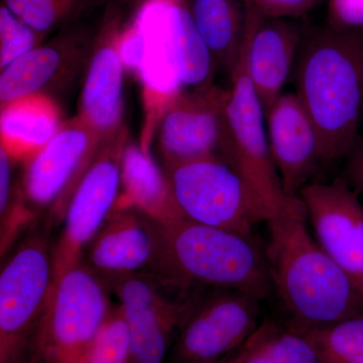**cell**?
Instances as JSON below:
<instances>
[{"instance_id": "cell-1", "label": "cell", "mask_w": 363, "mask_h": 363, "mask_svg": "<svg viewBox=\"0 0 363 363\" xmlns=\"http://www.w3.org/2000/svg\"><path fill=\"white\" fill-rule=\"evenodd\" d=\"M266 223L269 281L289 326L306 330L363 314V294L315 240L298 195Z\"/></svg>"}, {"instance_id": "cell-2", "label": "cell", "mask_w": 363, "mask_h": 363, "mask_svg": "<svg viewBox=\"0 0 363 363\" xmlns=\"http://www.w3.org/2000/svg\"><path fill=\"white\" fill-rule=\"evenodd\" d=\"M292 78L324 162L345 159L363 121V33L329 26L305 30Z\"/></svg>"}, {"instance_id": "cell-3", "label": "cell", "mask_w": 363, "mask_h": 363, "mask_svg": "<svg viewBox=\"0 0 363 363\" xmlns=\"http://www.w3.org/2000/svg\"><path fill=\"white\" fill-rule=\"evenodd\" d=\"M154 269L179 289H230L264 298L272 289L264 250L255 238L183 218L161 226Z\"/></svg>"}, {"instance_id": "cell-4", "label": "cell", "mask_w": 363, "mask_h": 363, "mask_svg": "<svg viewBox=\"0 0 363 363\" xmlns=\"http://www.w3.org/2000/svg\"><path fill=\"white\" fill-rule=\"evenodd\" d=\"M54 284L48 234H30L0 274V363L35 362V344Z\"/></svg>"}, {"instance_id": "cell-5", "label": "cell", "mask_w": 363, "mask_h": 363, "mask_svg": "<svg viewBox=\"0 0 363 363\" xmlns=\"http://www.w3.org/2000/svg\"><path fill=\"white\" fill-rule=\"evenodd\" d=\"M108 288L84 262L52 284L35 344L33 363H73L111 316Z\"/></svg>"}, {"instance_id": "cell-6", "label": "cell", "mask_w": 363, "mask_h": 363, "mask_svg": "<svg viewBox=\"0 0 363 363\" xmlns=\"http://www.w3.org/2000/svg\"><path fill=\"white\" fill-rule=\"evenodd\" d=\"M177 204L186 219L252 236L253 226L271 215L236 169L211 156L164 167Z\"/></svg>"}, {"instance_id": "cell-7", "label": "cell", "mask_w": 363, "mask_h": 363, "mask_svg": "<svg viewBox=\"0 0 363 363\" xmlns=\"http://www.w3.org/2000/svg\"><path fill=\"white\" fill-rule=\"evenodd\" d=\"M230 77L221 157L236 169L272 217L285 209L294 196L286 194L272 160L266 111L248 76L242 48Z\"/></svg>"}, {"instance_id": "cell-8", "label": "cell", "mask_w": 363, "mask_h": 363, "mask_svg": "<svg viewBox=\"0 0 363 363\" xmlns=\"http://www.w3.org/2000/svg\"><path fill=\"white\" fill-rule=\"evenodd\" d=\"M126 138L124 128L104 140L74 191L62 220L61 234L52 245L54 281L84 262L86 247L116 207L121 193V159Z\"/></svg>"}, {"instance_id": "cell-9", "label": "cell", "mask_w": 363, "mask_h": 363, "mask_svg": "<svg viewBox=\"0 0 363 363\" xmlns=\"http://www.w3.org/2000/svg\"><path fill=\"white\" fill-rule=\"evenodd\" d=\"M260 300L230 289L194 298L179 327L174 363H216L234 354L259 327Z\"/></svg>"}, {"instance_id": "cell-10", "label": "cell", "mask_w": 363, "mask_h": 363, "mask_svg": "<svg viewBox=\"0 0 363 363\" xmlns=\"http://www.w3.org/2000/svg\"><path fill=\"white\" fill-rule=\"evenodd\" d=\"M101 143L79 116L62 123L44 149L25 164L21 190L33 214L50 209L52 220H63L72 195Z\"/></svg>"}, {"instance_id": "cell-11", "label": "cell", "mask_w": 363, "mask_h": 363, "mask_svg": "<svg viewBox=\"0 0 363 363\" xmlns=\"http://www.w3.org/2000/svg\"><path fill=\"white\" fill-rule=\"evenodd\" d=\"M228 89L214 84L182 90L160 121V150L164 167L222 156L225 145Z\"/></svg>"}, {"instance_id": "cell-12", "label": "cell", "mask_w": 363, "mask_h": 363, "mask_svg": "<svg viewBox=\"0 0 363 363\" xmlns=\"http://www.w3.org/2000/svg\"><path fill=\"white\" fill-rule=\"evenodd\" d=\"M313 235L363 294V205L344 178L310 183L298 194Z\"/></svg>"}, {"instance_id": "cell-13", "label": "cell", "mask_w": 363, "mask_h": 363, "mask_svg": "<svg viewBox=\"0 0 363 363\" xmlns=\"http://www.w3.org/2000/svg\"><path fill=\"white\" fill-rule=\"evenodd\" d=\"M247 9L242 51L247 70L264 111L292 77L305 30L297 20L269 18L245 0Z\"/></svg>"}, {"instance_id": "cell-14", "label": "cell", "mask_w": 363, "mask_h": 363, "mask_svg": "<svg viewBox=\"0 0 363 363\" xmlns=\"http://www.w3.org/2000/svg\"><path fill=\"white\" fill-rule=\"evenodd\" d=\"M267 138L284 190L297 196L323 161L316 125L296 92L281 93L266 111Z\"/></svg>"}, {"instance_id": "cell-15", "label": "cell", "mask_w": 363, "mask_h": 363, "mask_svg": "<svg viewBox=\"0 0 363 363\" xmlns=\"http://www.w3.org/2000/svg\"><path fill=\"white\" fill-rule=\"evenodd\" d=\"M94 40L81 33L60 35L14 61L0 76V106L68 84L87 66Z\"/></svg>"}, {"instance_id": "cell-16", "label": "cell", "mask_w": 363, "mask_h": 363, "mask_svg": "<svg viewBox=\"0 0 363 363\" xmlns=\"http://www.w3.org/2000/svg\"><path fill=\"white\" fill-rule=\"evenodd\" d=\"M159 224L130 209L114 208L86 247L84 262L101 278L154 269L159 255Z\"/></svg>"}, {"instance_id": "cell-17", "label": "cell", "mask_w": 363, "mask_h": 363, "mask_svg": "<svg viewBox=\"0 0 363 363\" xmlns=\"http://www.w3.org/2000/svg\"><path fill=\"white\" fill-rule=\"evenodd\" d=\"M166 2L167 0H147L135 18L143 35L142 59L135 74L142 85L145 108L140 145L147 152L162 113L169 102L184 90L169 50Z\"/></svg>"}, {"instance_id": "cell-18", "label": "cell", "mask_w": 363, "mask_h": 363, "mask_svg": "<svg viewBox=\"0 0 363 363\" xmlns=\"http://www.w3.org/2000/svg\"><path fill=\"white\" fill-rule=\"evenodd\" d=\"M121 33L114 21L107 23L91 51L81 93L78 116L102 140L123 130L124 66L118 51Z\"/></svg>"}, {"instance_id": "cell-19", "label": "cell", "mask_w": 363, "mask_h": 363, "mask_svg": "<svg viewBox=\"0 0 363 363\" xmlns=\"http://www.w3.org/2000/svg\"><path fill=\"white\" fill-rule=\"evenodd\" d=\"M192 300H172L162 291L118 306L128 334V363H162Z\"/></svg>"}, {"instance_id": "cell-20", "label": "cell", "mask_w": 363, "mask_h": 363, "mask_svg": "<svg viewBox=\"0 0 363 363\" xmlns=\"http://www.w3.org/2000/svg\"><path fill=\"white\" fill-rule=\"evenodd\" d=\"M121 191L114 208H130L159 225L185 218L177 204L166 171L142 145L126 143L121 159Z\"/></svg>"}, {"instance_id": "cell-21", "label": "cell", "mask_w": 363, "mask_h": 363, "mask_svg": "<svg viewBox=\"0 0 363 363\" xmlns=\"http://www.w3.org/2000/svg\"><path fill=\"white\" fill-rule=\"evenodd\" d=\"M61 112L51 96L33 94L1 107L0 147L14 162L33 159L61 128Z\"/></svg>"}, {"instance_id": "cell-22", "label": "cell", "mask_w": 363, "mask_h": 363, "mask_svg": "<svg viewBox=\"0 0 363 363\" xmlns=\"http://www.w3.org/2000/svg\"><path fill=\"white\" fill-rule=\"evenodd\" d=\"M217 68L233 73L245 37V0H185Z\"/></svg>"}, {"instance_id": "cell-23", "label": "cell", "mask_w": 363, "mask_h": 363, "mask_svg": "<svg viewBox=\"0 0 363 363\" xmlns=\"http://www.w3.org/2000/svg\"><path fill=\"white\" fill-rule=\"evenodd\" d=\"M166 28L169 50L183 87L193 89L213 84L217 67L185 0H167Z\"/></svg>"}, {"instance_id": "cell-24", "label": "cell", "mask_w": 363, "mask_h": 363, "mask_svg": "<svg viewBox=\"0 0 363 363\" xmlns=\"http://www.w3.org/2000/svg\"><path fill=\"white\" fill-rule=\"evenodd\" d=\"M238 363H322L304 332L264 321L236 352Z\"/></svg>"}, {"instance_id": "cell-25", "label": "cell", "mask_w": 363, "mask_h": 363, "mask_svg": "<svg viewBox=\"0 0 363 363\" xmlns=\"http://www.w3.org/2000/svg\"><path fill=\"white\" fill-rule=\"evenodd\" d=\"M300 331L314 344L322 363H363V314Z\"/></svg>"}, {"instance_id": "cell-26", "label": "cell", "mask_w": 363, "mask_h": 363, "mask_svg": "<svg viewBox=\"0 0 363 363\" xmlns=\"http://www.w3.org/2000/svg\"><path fill=\"white\" fill-rule=\"evenodd\" d=\"M4 6L26 25L45 35L63 25L96 0H4Z\"/></svg>"}, {"instance_id": "cell-27", "label": "cell", "mask_w": 363, "mask_h": 363, "mask_svg": "<svg viewBox=\"0 0 363 363\" xmlns=\"http://www.w3.org/2000/svg\"><path fill=\"white\" fill-rule=\"evenodd\" d=\"M73 363H128V334L118 306L96 338Z\"/></svg>"}, {"instance_id": "cell-28", "label": "cell", "mask_w": 363, "mask_h": 363, "mask_svg": "<svg viewBox=\"0 0 363 363\" xmlns=\"http://www.w3.org/2000/svg\"><path fill=\"white\" fill-rule=\"evenodd\" d=\"M43 33H38L6 6L0 7V68L1 71L39 47Z\"/></svg>"}, {"instance_id": "cell-29", "label": "cell", "mask_w": 363, "mask_h": 363, "mask_svg": "<svg viewBox=\"0 0 363 363\" xmlns=\"http://www.w3.org/2000/svg\"><path fill=\"white\" fill-rule=\"evenodd\" d=\"M328 26L363 33V0H329Z\"/></svg>"}, {"instance_id": "cell-30", "label": "cell", "mask_w": 363, "mask_h": 363, "mask_svg": "<svg viewBox=\"0 0 363 363\" xmlns=\"http://www.w3.org/2000/svg\"><path fill=\"white\" fill-rule=\"evenodd\" d=\"M250 1L266 18L298 20L311 11L322 0H250Z\"/></svg>"}, {"instance_id": "cell-31", "label": "cell", "mask_w": 363, "mask_h": 363, "mask_svg": "<svg viewBox=\"0 0 363 363\" xmlns=\"http://www.w3.org/2000/svg\"><path fill=\"white\" fill-rule=\"evenodd\" d=\"M345 160L343 178L353 190L363 195V135L358 136Z\"/></svg>"}, {"instance_id": "cell-32", "label": "cell", "mask_w": 363, "mask_h": 363, "mask_svg": "<svg viewBox=\"0 0 363 363\" xmlns=\"http://www.w3.org/2000/svg\"><path fill=\"white\" fill-rule=\"evenodd\" d=\"M216 363H238V358H236V352L234 354L230 355V357L224 358V359L220 360V362Z\"/></svg>"}]
</instances>
